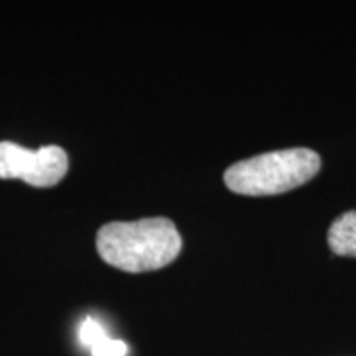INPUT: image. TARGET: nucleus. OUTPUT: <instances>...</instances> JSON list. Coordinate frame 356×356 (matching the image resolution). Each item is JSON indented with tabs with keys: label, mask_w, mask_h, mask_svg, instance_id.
I'll return each mask as SVG.
<instances>
[{
	"label": "nucleus",
	"mask_w": 356,
	"mask_h": 356,
	"mask_svg": "<svg viewBox=\"0 0 356 356\" xmlns=\"http://www.w3.org/2000/svg\"><path fill=\"white\" fill-rule=\"evenodd\" d=\"M96 246L109 266L124 273H147L175 261L181 238L168 218H144L104 225L97 231Z\"/></svg>",
	"instance_id": "1"
},
{
	"label": "nucleus",
	"mask_w": 356,
	"mask_h": 356,
	"mask_svg": "<svg viewBox=\"0 0 356 356\" xmlns=\"http://www.w3.org/2000/svg\"><path fill=\"white\" fill-rule=\"evenodd\" d=\"M108 337V332H106V328L102 327V325L97 322L96 318L92 317H86L79 325V332H78V340L79 343L83 346H86V348L91 350L92 346L96 343H99L102 338Z\"/></svg>",
	"instance_id": "5"
},
{
	"label": "nucleus",
	"mask_w": 356,
	"mask_h": 356,
	"mask_svg": "<svg viewBox=\"0 0 356 356\" xmlns=\"http://www.w3.org/2000/svg\"><path fill=\"white\" fill-rule=\"evenodd\" d=\"M328 244L338 256L356 257V211L338 216L328 229Z\"/></svg>",
	"instance_id": "4"
},
{
	"label": "nucleus",
	"mask_w": 356,
	"mask_h": 356,
	"mask_svg": "<svg viewBox=\"0 0 356 356\" xmlns=\"http://www.w3.org/2000/svg\"><path fill=\"white\" fill-rule=\"evenodd\" d=\"M127 351V345L122 340H115L108 335L92 346L91 356H126Z\"/></svg>",
	"instance_id": "6"
},
{
	"label": "nucleus",
	"mask_w": 356,
	"mask_h": 356,
	"mask_svg": "<svg viewBox=\"0 0 356 356\" xmlns=\"http://www.w3.org/2000/svg\"><path fill=\"white\" fill-rule=\"evenodd\" d=\"M68 172V155L61 147L44 145L29 150L13 142H0V178H19L25 184L47 188Z\"/></svg>",
	"instance_id": "3"
},
{
	"label": "nucleus",
	"mask_w": 356,
	"mask_h": 356,
	"mask_svg": "<svg viewBox=\"0 0 356 356\" xmlns=\"http://www.w3.org/2000/svg\"><path fill=\"white\" fill-rule=\"evenodd\" d=\"M320 157L310 149H286L256 155L231 165L225 184L246 197H270L302 186L317 175Z\"/></svg>",
	"instance_id": "2"
}]
</instances>
